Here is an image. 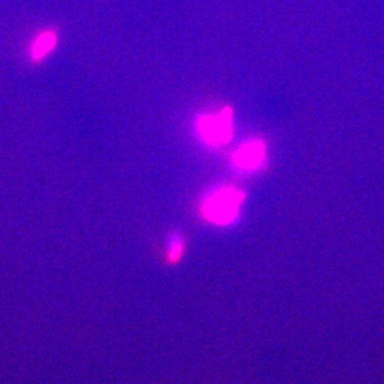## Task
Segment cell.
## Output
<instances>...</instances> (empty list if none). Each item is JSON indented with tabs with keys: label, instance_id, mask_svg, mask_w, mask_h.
<instances>
[{
	"label": "cell",
	"instance_id": "3957f363",
	"mask_svg": "<svg viewBox=\"0 0 384 384\" xmlns=\"http://www.w3.org/2000/svg\"><path fill=\"white\" fill-rule=\"evenodd\" d=\"M265 156V147L260 140L246 143L236 150L233 162L240 169L255 170L263 163Z\"/></svg>",
	"mask_w": 384,
	"mask_h": 384
},
{
	"label": "cell",
	"instance_id": "7a4b0ae2",
	"mask_svg": "<svg viewBox=\"0 0 384 384\" xmlns=\"http://www.w3.org/2000/svg\"><path fill=\"white\" fill-rule=\"evenodd\" d=\"M197 128L202 138L210 145L229 143L233 133L232 109L226 107L217 114L201 116Z\"/></svg>",
	"mask_w": 384,
	"mask_h": 384
},
{
	"label": "cell",
	"instance_id": "5b68a950",
	"mask_svg": "<svg viewBox=\"0 0 384 384\" xmlns=\"http://www.w3.org/2000/svg\"><path fill=\"white\" fill-rule=\"evenodd\" d=\"M184 248V240L178 233L170 236L168 246V258L171 263H177L183 256Z\"/></svg>",
	"mask_w": 384,
	"mask_h": 384
},
{
	"label": "cell",
	"instance_id": "277c9868",
	"mask_svg": "<svg viewBox=\"0 0 384 384\" xmlns=\"http://www.w3.org/2000/svg\"><path fill=\"white\" fill-rule=\"evenodd\" d=\"M57 43V34L52 30H46L40 34L30 47V61L32 64H40L56 49Z\"/></svg>",
	"mask_w": 384,
	"mask_h": 384
},
{
	"label": "cell",
	"instance_id": "6da1fadb",
	"mask_svg": "<svg viewBox=\"0 0 384 384\" xmlns=\"http://www.w3.org/2000/svg\"><path fill=\"white\" fill-rule=\"evenodd\" d=\"M245 195L233 187H222L209 195L202 205L208 221L217 225H228L235 220Z\"/></svg>",
	"mask_w": 384,
	"mask_h": 384
}]
</instances>
